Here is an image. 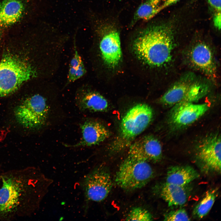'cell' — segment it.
<instances>
[{
    "label": "cell",
    "mask_w": 221,
    "mask_h": 221,
    "mask_svg": "<svg viewBox=\"0 0 221 221\" xmlns=\"http://www.w3.org/2000/svg\"><path fill=\"white\" fill-rule=\"evenodd\" d=\"M0 221L29 217L39 208L47 188V179L34 167L0 173Z\"/></svg>",
    "instance_id": "cell-1"
},
{
    "label": "cell",
    "mask_w": 221,
    "mask_h": 221,
    "mask_svg": "<svg viewBox=\"0 0 221 221\" xmlns=\"http://www.w3.org/2000/svg\"><path fill=\"white\" fill-rule=\"evenodd\" d=\"M172 28L166 25L149 26L140 32L134 41V51L142 61L160 67L171 59L174 46Z\"/></svg>",
    "instance_id": "cell-2"
},
{
    "label": "cell",
    "mask_w": 221,
    "mask_h": 221,
    "mask_svg": "<svg viewBox=\"0 0 221 221\" xmlns=\"http://www.w3.org/2000/svg\"><path fill=\"white\" fill-rule=\"evenodd\" d=\"M35 94L25 99L15 108L14 115L23 127L38 130L51 126L59 115V106L54 95Z\"/></svg>",
    "instance_id": "cell-3"
},
{
    "label": "cell",
    "mask_w": 221,
    "mask_h": 221,
    "mask_svg": "<svg viewBox=\"0 0 221 221\" xmlns=\"http://www.w3.org/2000/svg\"><path fill=\"white\" fill-rule=\"evenodd\" d=\"M153 116L152 108L146 104H138L131 108L121 120L119 135L111 145L110 151L118 152L130 146L149 125Z\"/></svg>",
    "instance_id": "cell-4"
},
{
    "label": "cell",
    "mask_w": 221,
    "mask_h": 221,
    "mask_svg": "<svg viewBox=\"0 0 221 221\" xmlns=\"http://www.w3.org/2000/svg\"><path fill=\"white\" fill-rule=\"evenodd\" d=\"M37 74L36 69L24 59L11 53L5 54L0 61V96L14 92Z\"/></svg>",
    "instance_id": "cell-5"
},
{
    "label": "cell",
    "mask_w": 221,
    "mask_h": 221,
    "mask_svg": "<svg viewBox=\"0 0 221 221\" xmlns=\"http://www.w3.org/2000/svg\"><path fill=\"white\" fill-rule=\"evenodd\" d=\"M153 176V170L148 162L127 157L116 173L115 182L124 189L133 190L145 187Z\"/></svg>",
    "instance_id": "cell-6"
},
{
    "label": "cell",
    "mask_w": 221,
    "mask_h": 221,
    "mask_svg": "<svg viewBox=\"0 0 221 221\" xmlns=\"http://www.w3.org/2000/svg\"><path fill=\"white\" fill-rule=\"evenodd\" d=\"M92 22L96 32L101 35L99 48L102 58L108 66L113 68L120 62L122 57L119 34L111 25H102L98 21Z\"/></svg>",
    "instance_id": "cell-7"
},
{
    "label": "cell",
    "mask_w": 221,
    "mask_h": 221,
    "mask_svg": "<svg viewBox=\"0 0 221 221\" xmlns=\"http://www.w3.org/2000/svg\"><path fill=\"white\" fill-rule=\"evenodd\" d=\"M112 186L110 172L103 165L95 167L87 175L83 183L86 198L97 202L103 201L107 197Z\"/></svg>",
    "instance_id": "cell-8"
},
{
    "label": "cell",
    "mask_w": 221,
    "mask_h": 221,
    "mask_svg": "<svg viewBox=\"0 0 221 221\" xmlns=\"http://www.w3.org/2000/svg\"><path fill=\"white\" fill-rule=\"evenodd\" d=\"M221 142L220 135L216 134L205 138L198 147L196 160L202 172L220 173Z\"/></svg>",
    "instance_id": "cell-9"
},
{
    "label": "cell",
    "mask_w": 221,
    "mask_h": 221,
    "mask_svg": "<svg viewBox=\"0 0 221 221\" xmlns=\"http://www.w3.org/2000/svg\"><path fill=\"white\" fill-rule=\"evenodd\" d=\"M162 157V147L158 140L154 136H144L130 145L127 157L156 163Z\"/></svg>",
    "instance_id": "cell-10"
},
{
    "label": "cell",
    "mask_w": 221,
    "mask_h": 221,
    "mask_svg": "<svg viewBox=\"0 0 221 221\" xmlns=\"http://www.w3.org/2000/svg\"><path fill=\"white\" fill-rule=\"evenodd\" d=\"M209 108L207 103H185L173 106L171 111L169 123L174 128L189 125L204 114Z\"/></svg>",
    "instance_id": "cell-11"
},
{
    "label": "cell",
    "mask_w": 221,
    "mask_h": 221,
    "mask_svg": "<svg viewBox=\"0 0 221 221\" xmlns=\"http://www.w3.org/2000/svg\"><path fill=\"white\" fill-rule=\"evenodd\" d=\"M80 139L74 147L91 146L98 145L108 138L109 130L99 121L91 118L84 120L80 125Z\"/></svg>",
    "instance_id": "cell-12"
},
{
    "label": "cell",
    "mask_w": 221,
    "mask_h": 221,
    "mask_svg": "<svg viewBox=\"0 0 221 221\" xmlns=\"http://www.w3.org/2000/svg\"><path fill=\"white\" fill-rule=\"evenodd\" d=\"M75 100L78 108L83 112H103L108 107L107 100L103 96L86 85L77 90Z\"/></svg>",
    "instance_id": "cell-13"
},
{
    "label": "cell",
    "mask_w": 221,
    "mask_h": 221,
    "mask_svg": "<svg viewBox=\"0 0 221 221\" xmlns=\"http://www.w3.org/2000/svg\"><path fill=\"white\" fill-rule=\"evenodd\" d=\"M190 59L193 65L209 76L215 77L216 67L212 52L204 42L193 47L190 52Z\"/></svg>",
    "instance_id": "cell-14"
},
{
    "label": "cell",
    "mask_w": 221,
    "mask_h": 221,
    "mask_svg": "<svg viewBox=\"0 0 221 221\" xmlns=\"http://www.w3.org/2000/svg\"><path fill=\"white\" fill-rule=\"evenodd\" d=\"M187 185L181 186L165 183L157 186L154 192L169 207L181 206L187 201L189 195Z\"/></svg>",
    "instance_id": "cell-15"
},
{
    "label": "cell",
    "mask_w": 221,
    "mask_h": 221,
    "mask_svg": "<svg viewBox=\"0 0 221 221\" xmlns=\"http://www.w3.org/2000/svg\"><path fill=\"white\" fill-rule=\"evenodd\" d=\"M192 79V76H187L175 83L161 98V103L170 107L183 100L195 82Z\"/></svg>",
    "instance_id": "cell-16"
},
{
    "label": "cell",
    "mask_w": 221,
    "mask_h": 221,
    "mask_svg": "<svg viewBox=\"0 0 221 221\" xmlns=\"http://www.w3.org/2000/svg\"><path fill=\"white\" fill-rule=\"evenodd\" d=\"M21 0H3L0 2V26L7 27L18 22L24 10Z\"/></svg>",
    "instance_id": "cell-17"
},
{
    "label": "cell",
    "mask_w": 221,
    "mask_h": 221,
    "mask_svg": "<svg viewBox=\"0 0 221 221\" xmlns=\"http://www.w3.org/2000/svg\"><path fill=\"white\" fill-rule=\"evenodd\" d=\"M199 177V174L190 166H173L168 169L166 182L179 186L188 185Z\"/></svg>",
    "instance_id": "cell-18"
},
{
    "label": "cell",
    "mask_w": 221,
    "mask_h": 221,
    "mask_svg": "<svg viewBox=\"0 0 221 221\" xmlns=\"http://www.w3.org/2000/svg\"><path fill=\"white\" fill-rule=\"evenodd\" d=\"M162 0H146L142 3L136 11L130 24L133 26L138 21H147L163 9Z\"/></svg>",
    "instance_id": "cell-19"
},
{
    "label": "cell",
    "mask_w": 221,
    "mask_h": 221,
    "mask_svg": "<svg viewBox=\"0 0 221 221\" xmlns=\"http://www.w3.org/2000/svg\"><path fill=\"white\" fill-rule=\"evenodd\" d=\"M217 188L207 191L204 196L196 206L192 212L194 218L201 219L206 216L212 208L218 194Z\"/></svg>",
    "instance_id": "cell-20"
},
{
    "label": "cell",
    "mask_w": 221,
    "mask_h": 221,
    "mask_svg": "<svg viewBox=\"0 0 221 221\" xmlns=\"http://www.w3.org/2000/svg\"><path fill=\"white\" fill-rule=\"evenodd\" d=\"M74 45V52L69 64L66 85L80 78L86 72L81 57L77 50L75 43Z\"/></svg>",
    "instance_id": "cell-21"
},
{
    "label": "cell",
    "mask_w": 221,
    "mask_h": 221,
    "mask_svg": "<svg viewBox=\"0 0 221 221\" xmlns=\"http://www.w3.org/2000/svg\"><path fill=\"white\" fill-rule=\"evenodd\" d=\"M153 216L146 209L140 207H136L132 209L126 218L128 221H151Z\"/></svg>",
    "instance_id": "cell-22"
},
{
    "label": "cell",
    "mask_w": 221,
    "mask_h": 221,
    "mask_svg": "<svg viewBox=\"0 0 221 221\" xmlns=\"http://www.w3.org/2000/svg\"><path fill=\"white\" fill-rule=\"evenodd\" d=\"M164 219L165 221L190 220L187 213L184 209L171 211L165 215Z\"/></svg>",
    "instance_id": "cell-23"
},
{
    "label": "cell",
    "mask_w": 221,
    "mask_h": 221,
    "mask_svg": "<svg viewBox=\"0 0 221 221\" xmlns=\"http://www.w3.org/2000/svg\"><path fill=\"white\" fill-rule=\"evenodd\" d=\"M206 0L216 12H221V0Z\"/></svg>",
    "instance_id": "cell-24"
},
{
    "label": "cell",
    "mask_w": 221,
    "mask_h": 221,
    "mask_svg": "<svg viewBox=\"0 0 221 221\" xmlns=\"http://www.w3.org/2000/svg\"><path fill=\"white\" fill-rule=\"evenodd\" d=\"M213 20L215 26L220 30L221 28V12H215L214 14Z\"/></svg>",
    "instance_id": "cell-25"
},
{
    "label": "cell",
    "mask_w": 221,
    "mask_h": 221,
    "mask_svg": "<svg viewBox=\"0 0 221 221\" xmlns=\"http://www.w3.org/2000/svg\"><path fill=\"white\" fill-rule=\"evenodd\" d=\"M180 0H162L163 9L173 4Z\"/></svg>",
    "instance_id": "cell-26"
},
{
    "label": "cell",
    "mask_w": 221,
    "mask_h": 221,
    "mask_svg": "<svg viewBox=\"0 0 221 221\" xmlns=\"http://www.w3.org/2000/svg\"><path fill=\"white\" fill-rule=\"evenodd\" d=\"M3 28L0 26V42L2 37L3 34Z\"/></svg>",
    "instance_id": "cell-27"
}]
</instances>
